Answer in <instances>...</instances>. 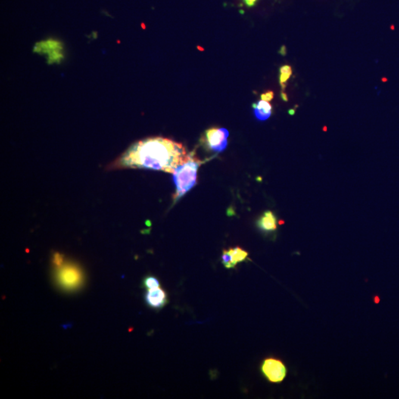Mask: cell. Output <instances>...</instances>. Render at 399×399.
Instances as JSON below:
<instances>
[{
	"label": "cell",
	"instance_id": "17",
	"mask_svg": "<svg viewBox=\"0 0 399 399\" xmlns=\"http://www.w3.org/2000/svg\"><path fill=\"white\" fill-rule=\"evenodd\" d=\"M281 51H281V54H282V55H285V47H282V49H281Z\"/></svg>",
	"mask_w": 399,
	"mask_h": 399
},
{
	"label": "cell",
	"instance_id": "8",
	"mask_svg": "<svg viewBox=\"0 0 399 399\" xmlns=\"http://www.w3.org/2000/svg\"><path fill=\"white\" fill-rule=\"evenodd\" d=\"M255 117L260 121H266L270 118L272 113V106L269 101H261L253 104Z\"/></svg>",
	"mask_w": 399,
	"mask_h": 399
},
{
	"label": "cell",
	"instance_id": "16",
	"mask_svg": "<svg viewBox=\"0 0 399 399\" xmlns=\"http://www.w3.org/2000/svg\"><path fill=\"white\" fill-rule=\"evenodd\" d=\"M281 97H282V99L285 101H288V95H286V93L284 92H281Z\"/></svg>",
	"mask_w": 399,
	"mask_h": 399
},
{
	"label": "cell",
	"instance_id": "14",
	"mask_svg": "<svg viewBox=\"0 0 399 399\" xmlns=\"http://www.w3.org/2000/svg\"><path fill=\"white\" fill-rule=\"evenodd\" d=\"M273 98L274 92L272 91H268V92H265V93L261 95V99L263 100V101H270L273 99Z\"/></svg>",
	"mask_w": 399,
	"mask_h": 399
},
{
	"label": "cell",
	"instance_id": "2",
	"mask_svg": "<svg viewBox=\"0 0 399 399\" xmlns=\"http://www.w3.org/2000/svg\"><path fill=\"white\" fill-rule=\"evenodd\" d=\"M201 163L202 162L191 153L188 161L174 172L173 181L176 188L173 196L174 204L196 185L197 171Z\"/></svg>",
	"mask_w": 399,
	"mask_h": 399
},
{
	"label": "cell",
	"instance_id": "4",
	"mask_svg": "<svg viewBox=\"0 0 399 399\" xmlns=\"http://www.w3.org/2000/svg\"><path fill=\"white\" fill-rule=\"evenodd\" d=\"M229 135V131L225 128H210L205 131L201 142L209 151L221 153L227 147Z\"/></svg>",
	"mask_w": 399,
	"mask_h": 399
},
{
	"label": "cell",
	"instance_id": "7",
	"mask_svg": "<svg viewBox=\"0 0 399 399\" xmlns=\"http://www.w3.org/2000/svg\"><path fill=\"white\" fill-rule=\"evenodd\" d=\"M276 217L272 211H266L257 222L260 230L266 232H274L277 229Z\"/></svg>",
	"mask_w": 399,
	"mask_h": 399
},
{
	"label": "cell",
	"instance_id": "5",
	"mask_svg": "<svg viewBox=\"0 0 399 399\" xmlns=\"http://www.w3.org/2000/svg\"><path fill=\"white\" fill-rule=\"evenodd\" d=\"M260 370L263 376L272 383H281L285 379L288 372L285 364L276 359L269 357L262 362Z\"/></svg>",
	"mask_w": 399,
	"mask_h": 399
},
{
	"label": "cell",
	"instance_id": "18",
	"mask_svg": "<svg viewBox=\"0 0 399 399\" xmlns=\"http://www.w3.org/2000/svg\"><path fill=\"white\" fill-rule=\"evenodd\" d=\"M294 113H295V110H291L289 111V113L291 115H294Z\"/></svg>",
	"mask_w": 399,
	"mask_h": 399
},
{
	"label": "cell",
	"instance_id": "12",
	"mask_svg": "<svg viewBox=\"0 0 399 399\" xmlns=\"http://www.w3.org/2000/svg\"><path fill=\"white\" fill-rule=\"evenodd\" d=\"M221 259L222 263H223V266L226 269H233L236 266V265L234 263L233 260H232V256H231L229 250H223Z\"/></svg>",
	"mask_w": 399,
	"mask_h": 399
},
{
	"label": "cell",
	"instance_id": "11",
	"mask_svg": "<svg viewBox=\"0 0 399 399\" xmlns=\"http://www.w3.org/2000/svg\"><path fill=\"white\" fill-rule=\"evenodd\" d=\"M143 285L146 289L150 290L160 287V282H159L158 279L154 276H148L144 278Z\"/></svg>",
	"mask_w": 399,
	"mask_h": 399
},
{
	"label": "cell",
	"instance_id": "3",
	"mask_svg": "<svg viewBox=\"0 0 399 399\" xmlns=\"http://www.w3.org/2000/svg\"><path fill=\"white\" fill-rule=\"evenodd\" d=\"M57 282L63 290L74 291L83 283L84 276L79 266L71 263H63L57 268Z\"/></svg>",
	"mask_w": 399,
	"mask_h": 399
},
{
	"label": "cell",
	"instance_id": "9",
	"mask_svg": "<svg viewBox=\"0 0 399 399\" xmlns=\"http://www.w3.org/2000/svg\"><path fill=\"white\" fill-rule=\"evenodd\" d=\"M228 250H229V253L232 256V260H233L234 263L236 266L238 263L245 261L247 257H248V252L244 251L241 247H235V248H229Z\"/></svg>",
	"mask_w": 399,
	"mask_h": 399
},
{
	"label": "cell",
	"instance_id": "13",
	"mask_svg": "<svg viewBox=\"0 0 399 399\" xmlns=\"http://www.w3.org/2000/svg\"><path fill=\"white\" fill-rule=\"evenodd\" d=\"M53 263L55 267H60L64 263V257L60 253H55L53 256Z\"/></svg>",
	"mask_w": 399,
	"mask_h": 399
},
{
	"label": "cell",
	"instance_id": "10",
	"mask_svg": "<svg viewBox=\"0 0 399 399\" xmlns=\"http://www.w3.org/2000/svg\"><path fill=\"white\" fill-rule=\"evenodd\" d=\"M292 75V68L291 66L284 65L279 69V84L282 89H285L286 82Z\"/></svg>",
	"mask_w": 399,
	"mask_h": 399
},
{
	"label": "cell",
	"instance_id": "15",
	"mask_svg": "<svg viewBox=\"0 0 399 399\" xmlns=\"http://www.w3.org/2000/svg\"><path fill=\"white\" fill-rule=\"evenodd\" d=\"M244 1V3L248 7V8H251V7L254 6L258 2V0H243Z\"/></svg>",
	"mask_w": 399,
	"mask_h": 399
},
{
	"label": "cell",
	"instance_id": "1",
	"mask_svg": "<svg viewBox=\"0 0 399 399\" xmlns=\"http://www.w3.org/2000/svg\"><path fill=\"white\" fill-rule=\"evenodd\" d=\"M191 154L181 143L162 137L146 138L132 144L109 165V169H142L174 173Z\"/></svg>",
	"mask_w": 399,
	"mask_h": 399
},
{
	"label": "cell",
	"instance_id": "6",
	"mask_svg": "<svg viewBox=\"0 0 399 399\" xmlns=\"http://www.w3.org/2000/svg\"><path fill=\"white\" fill-rule=\"evenodd\" d=\"M145 301L150 307L161 308L168 303L167 294L160 287L147 290L145 294Z\"/></svg>",
	"mask_w": 399,
	"mask_h": 399
}]
</instances>
